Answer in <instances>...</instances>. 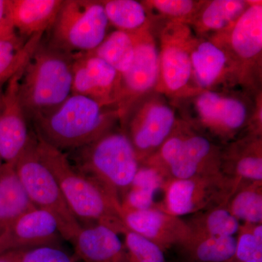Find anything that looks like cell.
Masks as SVG:
<instances>
[{
  "label": "cell",
  "mask_w": 262,
  "mask_h": 262,
  "mask_svg": "<svg viewBox=\"0 0 262 262\" xmlns=\"http://www.w3.org/2000/svg\"><path fill=\"white\" fill-rule=\"evenodd\" d=\"M37 150L56 178L70 211L80 225L102 224L118 233L125 232L121 203L115 196L78 171L65 152L38 138Z\"/></svg>",
  "instance_id": "1"
},
{
  "label": "cell",
  "mask_w": 262,
  "mask_h": 262,
  "mask_svg": "<svg viewBox=\"0 0 262 262\" xmlns=\"http://www.w3.org/2000/svg\"><path fill=\"white\" fill-rule=\"evenodd\" d=\"M74 57L41 44L24 67L19 96L32 120L56 110L72 94Z\"/></svg>",
  "instance_id": "2"
},
{
  "label": "cell",
  "mask_w": 262,
  "mask_h": 262,
  "mask_svg": "<svg viewBox=\"0 0 262 262\" xmlns=\"http://www.w3.org/2000/svg\"><path fill=\"white\" fill-rule=\"evenodd\" d=\"M92 98L72 94L56 110L33 120L37 137L50 146L74 151L108 132L115 113Z\"/></svg>",
  "instance_id": "3"
},
{
  "label": "cell",
  "mask_w": 262,
  "mask_h": 262,
  "mask_svg": "<svg viewBox=\"0 0 262 262\" xmlns=\"http://www.w3.org/2000/svg\"><path fill=\"white\" fill-rule=\"evenodd\" d=\"M72 151V159L69 158L72 165L120 203L139 168V158L128 136L108 131L94 142Z\"/></svg>",
  "instance_id": "4"
},
{
  "label": "cell",
  "mask_w": 262,
  "mask_h": 262,
  "mask_svg": "<svg viewBox=\"0 0 262 262\" xmlns=\"http://www.w3.org/2000/svg\"><path fill=\"white\" fill-rule=\"evenodd\" d=\"M108 25L101 2L63 1L52 26L51 46L72 56L90 53L106 37Z\"/></svg>",
  "instance_id": "5"
},
{
  "label": "cell",
  "mask_w": 262,
  "mask_h": 262,
  "mask_svg": "<svg viewBox=\"0 0 262 262\" xmlns=\"http://www.w3.org/2000/svg\"><path fill=\"white\" fill-rule=\"evenodd\" d=\"M37 138L15 164L24 190L35 208L56 217L63 238L69 241L80 225L70 211L59 185L37 150Z\"/></svg>",
  "instance_id": "6"
},
{
  "label": "cell",
  "mask_w": 262,
  "mask_h": 262,
  "mask_svg": "<svg viewBox=\"0 0 262 262\" xmlns=\"http://www.w3.org/2000/svg\"><path fill=\"white\" fill-rule=\"evenodd\" d=\"M24 67L7 84L0 105V158L13 165L36 138L31 135L27 115L19 96V83Z\"/></svg>",
  "instance_id": "7"
},
{
  "label": "cell",
  "mask_w": 262,
  "mask_h": 262,
  "mask_svg": "<svg viewBox=\"0 0 262 262\" xmlns=\"http://www.w3.org/2000/svg\"><path fill=\"white\" fill-rule=\"evenodd\" d=\"M62 237L56 217L34 208L18 217L0 234V253L46 245H60Z\"/></svg>",
  "instance_id": "8"
},
{
  "label": "cell",
  "mask_w": 262,
  "mask_h": 262,
  "mask_svg": "<svg viewBox=\"0 0 262 262\" xmlns=\"http://www.w3.org/2000/svg\"><path fill=\"white\" fill-rule=\"evenodd\" d=\"M72 94L92 98L108 106L116 101L120 75L106 61L94 56H73Z\"/></svg>",
  "instance_id": "9"
},
{
  "label": "cell",
  "mask_w": 262,
  "mask_h": 262,
  "mask_svg": "<svg viewBox=\"0 0 262 262\" xmlns=\"http://www.w3.org/2000/svg\"><path fill=\"white\" fill-rule=\"evenodd\" d=\"M134 33L135 53L129 70L120 75L116 101L123 113L133 96L145 92L155 85L160 74V56L151 39Z\"/></svg>",
  "instance_id": "10"
},
{
  "label": "cell",
  "mask_w": 262,
  "mask_h": 262,
  "mask_svg": "<svg viewBox=\"0 0 262 262\" xmlns=\"http://www.w3.org/2000/svg\"><path fill=\"white\" fill-rule=\"evenodd\" d=\"M118 232L102 224L81 225L70 243L81 262H130Z\"/></svg>",
  "instance_id": "11"
},
{
  "label": "cell",
  "mask_w": 262,
  "mask_h": 262,
  "mask_svg": "<svg viewBox=\"0 0 262 262\" xmlns=\"http://www.w3.org/2000/svg\"><path fill=\"white\" fill-rule=\"evenodd\" d=\"M211 151V143L203 136L172 137L163 144L161 156L177 180H184L201 177V167Z\"/></svg>",
  "instance_id": "12"
},
{
  "label": "cell",
  "mask_w": 262,
  "mask_h": 262,
  "mask_svg": "<svg viewBox=\"0 0 262 262\" xmlns=\"http://www.w3.org/2000/svg\"><path fill=\"white\" fill-rule=\"evenodd\" d=\"M175 114L167 105L154 104L135 119L129 137L139 158L141 151L152 149L165 142L173 128Z\"/></svg>",
  "instance_id": "13"
},
{
  "label": "cell",
  "mask_w": 262,
  "mask_h": 262,
  "mask_svg": "<svg viewBox=\"0 0 262 262\" xmlns=\"http://www.w3.org/2000/svg\"><path fill=\"white\" fill-rule=\"evenodd\" d=\"M122 220L128 230L150 239L159 246L187 235L189 229L174 220L173 215L151 208L144 211L122 209Z\"/></svg>",
  "instance_id": "14"
},
{
  "label": "cell",
  "mask_w": 262,
  "mask_h": 262,
  "mask_svg": "<svg viewBox=\"0 0 262 262\" xmlns=\"http://www.w3.org/2000/svg\"><path fill=\"white\" fill-rule=\"evenodd\" d=\"M62 0H12V20L15 32L24 37L43 34L56 21Z\"/></svg>",
  "instance_id": "15"
},
{
  "label": "cell",
  "mask_w": 262,
  "mask_h": 262,
  "mask_svg": "<svg viewBox=\"0 0 262 262\" xmlns=\"http://www.w3.org/2000/svg\"><path fill=\"white\" fill-rule=\"evenodd\" d=\"M217 178L209 176L175 180L169 186L166 204L173 216L192 213L206 206L213 198V187Z\"/></svg>",
  "instance_id": "16"
},
{
  "label": "cell",
  "mask_w": 262,
  "mask_h": 262,
  "mask_svg": "<svg viewBox=\"0 0 262 262\" xmlns=\"http://www.w3.org/2000/svg\"><path fill=\"white\" fill-rule=\"evenodd\" d=\"M196 106L201 118L207 123L227 130L239 128L247 117V108L242 101L212 91L203 93L196 99Z\"/></svg>",
  "instance_id": "17"
},
{
  "label": "cell",
  "mask_w": 262,
  "mask_h": 262,
  "mask_svg": "<svg viewBox=\"0 0 262 262\" xmlns=\"http://www.w3.org/2000/svg\"><path fill=\"white\" fill-rule=\"evenodd\" d=\"M34 208L14 166L3 165L0 173V234L18 217Z\"/></svg>",
  "instance_id": "18"
},
{
  "label": "cell",
  "mask_w": 262,
  "mask_h": 262,
  "mask_svg": "<svg viewBox=\"0 0 262 262\" xmlns=\"http://www.w3.org/2000/svg\"><path fill=\"white\" fill-rule=\"evenodd\" d=\"M231 46L244 59H251L262 50V7L253 4L245 10L234 23L231 34Z\"/></svg>",
  "instance_id": "19"
},
{
  "label": "cell",
  "mask_w": 262,
  "mask_h": 262,
  "mask_svg": "<svg viewBox=\"0 0 262 262\" xmlns=\"http://www.w3.org/2000/svg\"><path fill=\"white\" fill-rule=\"evenodd\" d=\"M42 34L24 39L16 34L0 39V105L5 84L25 67L41 44Z\"/></svg>",
  "instance_id": "20"
},
{
  "label": "cell",
  "mask_w": 262,
  "mask_h": 262,
  "mask_svg": "<svg viewBox=\"0 0 262 262\" xmlns=\"http://www.w3.org/2000/svg\"><path fill=\"white\" fill-rule=\"evenodd\" d=\"M160 70L169 91L182 90L187 85L192 75L189 50L183 44L165 43L160 56Z\"/></svg>",
  "instance_id": "21"
},
{
  "label": "cell",
  "mask_w": 262,
  "mask_h": 262,
  "mask_svg": "<svg viewBox=\"0 0 262 262\" xmlns=\"http://www.w3.org/2000/svg\"><path fill=\"white\" fill-rule=\"evenodd\" d=\"M135 53L134 33L117 30L108 34L103 42L88 54L98 57L122 75L130 68Z\"/></svg>",
  "instance_id": "22"
},
{
  "label": "cell",
  "mask_w": 262,
  "mask_h": 262,
  "mask_svg": "<svg viewBox=\"0 0 262 262\" xmlns=\"http://www.w3.org/2000/svg\"><path fill=\"white\" fill-rule=\"evenodd\" d=\"M190 58L196 82L202 88L214 83L227 63L225 52L208 41L196 45L191 51Z\"/></svg>",
  "instance_id": "23"
},
{
  "label": "cell",
  "mask_w": 262,
  "mask_h": 262,
  "mask_svg": "<svg viewBox=\"0 0 262 262\" xmlns=\"http://www.w3.org/2000/svg\"><path fill=\"white\" fill-rule=\"evenodd\" d=\"M108 23L117 30L127 32H137L144 25L146 14L144 6L134 0L101 1Z\"/></svg>",
  "instance_id": "24"
},
{
  "label": "cell",
  "mask_w": 262,
  "mask_h": 262,
  "mask_svg": "<svg viewBox=\"0 0 262 262\" xmlns=\"http://www.w3.org/2000/svg\"><path fill=\"white\" fill-rule=\"evenodd\" d=\"M246 3L239 0H215L203 11L201 22L210 30H220L228 27L242 15Z\"/></svg>",
  "instance_id": "25"
},
{
  "label": "cell",
  "mask_w": 262,
  "mask_h": 262,
  "mask_svg": "<svg viewBox=\"0 0 262 262\" xmlns=\"http://www.w3.org/2000/svg\"><path fill=\"white\" fill-rule=\"evenodd\" d=\"M194 252L203 262H225L235 256L237 239L233 236H213L195 241Z\"/></svg>",
  "instance_id": "26"
},
{
  "label": "cell",
  "mask_w": 262,
  "mask_h": 262,
  "mask_svg": "<svg viewBox=\"0 0 262 262\" xmlns=\"http://www.w3.org/2000/svg\"><path fill=\"white\" fill-rule=\"evenodd\" d=\"M239 221L229 210L216 208L203 216L198 239L213 236H233L239 230Z\"/></svg>",
  "instance_id": "27"
},
{
  "label": "cell",
  "mask_w": 262,
  "mask_h": 262,
  "mask_svg": "<svg viewBox=\"0 0 262 262\" xmlns=\"http://www.w3.org/2000/svg\"><path fill=\"white\" fill-rule=\"evenodd\" d=\"M230 213L248 223L259 224L262 220V196L259 190L248 189L241 191L231 203Z\"/></svg>",
  "instance_id": "28"
},
{
  "label": "cell",
  "mask_w": 262,
  "mask_h": 262,
  "mask_svg": "<svg viewBox=\"0 0 262 262\" xmlns=\"http://www.w3.org/2000/svg\"><path fill=\"white\" fill-rule=\"evenodd\" d=\"M123 234L130 262H165L163 251L158 244L127 229Z\"/></svg>",
  "instance_id": "29"
},
{
  "label": "cell",
  "mask_w": 262,
  "mask_h": 262,
  "mask_svg": "<svg viewBox=\"0 0 262 262\" xmlns=\"http://www.w3.org/2000/svg\"><path fill=\"white\" fill-rule=\"evenodd\" d=\"M15 253L18 262H79L75 255L67 252L60 245H46Z\"/></svg>",
  "instance_id": "30"
},
{
  "label": "cell",
  "mask_w": 262,
  "mask_h": 262,
  "mask_svg": "<svg viewBox=\"0 0 262 262\" xmlns=\"http://www.w3.org/2000/svg\"><path fill=\"white\" fill-rule=\"evenodd\" d=\"M235 256L241 262H262V239L244 232L237 239Z\"/></svg>",
  "instance_id": "31"
},
{
  "label": "cell",
  "mask_w": 262,
  "mask_h": 262,
  "mask_svg": "<svg viewBox=\"0 0 262 262\" xmlns=\"http://www.w3.org/2000/svg\"><path fill=\"white\" fill-rule=\"evenodd\" d=\"M163 184V179L153 168H139L130 188L156 193Z\"/></svg>",
  "instance_id": "32"
},
{
  "label": "cell",
  "mask_w": 262,
  "mask_h": 262,
  "mask_svg": "<svg viewBox=\"0 0 262 262\" xmlns=\"http://www.w3.org/2000/svg\"><path fill=\"white\" fill-rule=\"evenodd\" d=\"M151 3L160 13L174 18L190 14L195 6L194 2L189 0H155Z\"/></svg>",
  "instance_id": "33"
},
{
  "label": "cell",
  "mask_w": 262,
  "mask_h": 262,
  "mask_svg": "<svg viewBox=\"0 0 262 262\" xmlns=\"http://www.w3.org/2000/svg\"><path fill=\"white\" fill-rule=\"evenodd\" d=\"M236 171L242 178L251 179L255 182H261V157L253 155L244 157L237 163Z\"/></svg>",
  "instance_id": "34"
},
{
  "label": "cell",
  "mask_w": 262,
  "mask_h": 262,
  "mask_svg": "<svg viewBox=\"0 0 262 262\" xmlns=\"http://www.w3.org/2000/svg\"><path fill=\"white\" fill-rule=\"evenodd\" d=\"M12 0H0V39L15 35L11 15Z\"/></svg>",
  "instance_id": "35"
},
{
  "label": "cell",
  "mask_w": 262,
  "mask_h": 262,
  "mask_svg": "<svg viewBox=\"0 0 262 262\" xmlns=\"http://www.w3.org/2000/svg\"><path fill=\"white\" fill-rule=\"evenodd\" d=\"M0 262H18L15 251L0 253Z\"/></svg>",
  "instance_id": "36"
},
{
  "label": "cell",
  "mask_w": 262,
  "mask_h": 262,
  "mask_svg": "<svg viewBox=\"0 0 262 262\" xmlns=\"http://www.w3.org/2000/svg\"><path fill=\"white\" fill-rule=\"evenodd\" d=\"M3 165H4V164L3 163V162H2L1 160V158H0V173H1L2 170H3Z\"/></svg>",
  "instance_id": "37"
}]
</instances>
